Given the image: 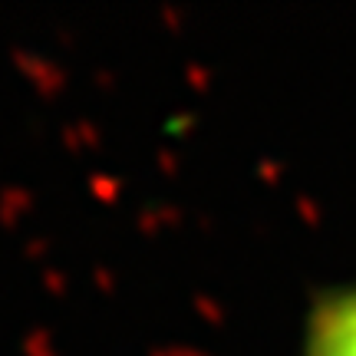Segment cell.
Masks as SVG:
<instances>
[{"mask_svg": "<svg viewBox=\"0 0 356 356\" xmlns=\"http://www.w3.org/2000/svg\"><path fill=\"white\" fill-rule=\"evenodd\" d=\"M297 356H356V280L314 291L300 320Z\"/></svg>", "mask_w": 356, "mask_h": 356, "instance_id": "6da1fadb", "label": "cell"}]
</instances>
